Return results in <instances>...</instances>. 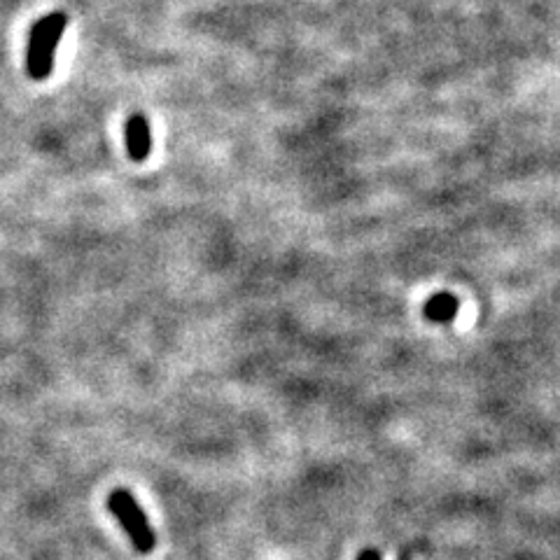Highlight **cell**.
Returning a JSON list of instances; mask_svg holds the SVG:
<instances>
[{"mask_svg":"<svg viewBox=\"0 0 560 560\" xmlns=\"http://www.w3.org/2000/svg\"><path fill=\"white\" fill-rule=\"evenodd\" d=\"M124 140H126V152H129L131 161L143 164L152 152V129L145 115H131L126 119L124 126Z\"/></svg>","mask_w":560,"mask_h":560,"instance_id":"obj_3","label":"cell"},{"mask_svg":"<svg viewBox=\"0 0 560 560\" xmlns=\"http://www.w3.org/2000/svg\"><path fill=\"white\" fill-rule=\"evenodd\" d=\"M68 26L66 12L45 14L40 21H35L31 28L26 49V70L31 80H47L54 68V54L61 45L63 33Z\"/></svg>","mask_w":560,"mask_h":560,"instance_id":"obj_1","label":"cell"},{"mask_svg":"<svg viewBox=\"0 0 560 560\" xmlns=\"http://www.w3.org/2000/svg\"><path fill=\"white\" fill-rule=\"evenodd\" d=\"M357 560H381V553L374 551V549H367V551H362L360 556H357Z\"/></svg>","mask_w":560,"mask_h":560,"instance_id":"obj_5","label":"cell"},{"mask_svg":"<svg viewBox=\"0 0 560 560\" xmlns=\"http://www.w3.org/2000/svg\"><path fill=\"white\" fill-rule=\"evenodd\" d=\"M458 308H460V301L453 297V294H434V297L427 301L423 313L427 320L432 322H451L455 315H458Z\"/></svg>","mask_w":560,"mask_h":560,"instance_id":"obj_4","label":"cell"},{"mask_svg":"<svg viewBox=\"0 0 560 560\" xmlns=\"http://www.w3.org/2000/svg\"><path fill=\"white\" fill-rule=\"evenodd\" d=\"M108 511L117 518L122 530L129 535L133 549L138 553H152L157 546V532L152 523L147 521L143 507H140L136 497L129 490L117 488L108 495Z\"/></svg>","mask_w":560,"mask_h":560,"instance_id":"obj_2","label":"cell"}]
</instances>
